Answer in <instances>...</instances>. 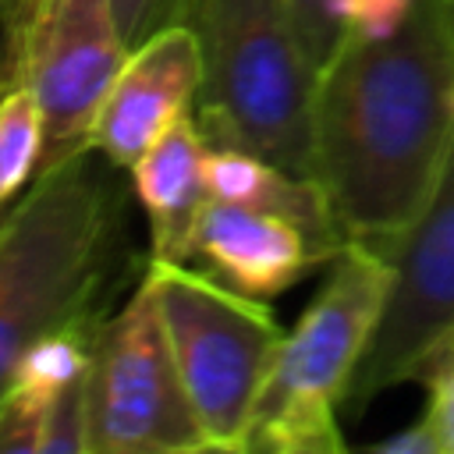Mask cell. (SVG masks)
<instances>
[{
	"mask_svg": "<svg viewBox=\"0 0 454 454\" xmlns=\"http://www.w3.org/2000/svg\"><path fill=\"white\" fill-rule=\"evenodd\" d=\"M454 153V18L415 0L380 39L340 32L312 92V177L344 234L387 255Z\"/></svg>",
	"mask_w": 454,
	"mask_h": 454,
	"instance_id": "obj_1",
	"label": "cell"
},
{
	"mask_svg": "<svg viewBox=\"0 0 454 454\" xmlns=\"http://www.w3.org/2000/svg\"><path fill=\"white\" fill-rule=\"evenodd\" d=\"M82 145L39 167L0 231V401L18 358L50 330L99 319L124 259L117 184Z\"/></svg>",
	"mask_w": 454,
	"mask_h": 454,
	"instance_id": "obj_2",
	"label": "cell"
},
{
	"mask_svg": "<svg viewBox=\"0 0 454 454\" xmlns=\"http://www.w3.org/2000/svg\"><path fill=\"white\" fill-rule=\"evenodd\" d=\"M202 85L195 121L213 145H241L312 177V64L287 0H188Z\"/></svg>",
	"mask_w": 454,
	"mask_h": 454,
	"instance_id": "obj_3",
	"label": "cell"
},
{
	"mask_svg": "<svg viewBox=\"0 0 454 454\" xmlns=\"http://www.w3.org/2000/svg\"><path fill=\"white\" fill-rule=\"evenodd\" d=\"M394 266L362 241H348L330 262L326 284L284 333L259 394L248 450L259 454H344L340 408L351 376L380 323Z\"/></svg>",
	"mask_w": 454,
	"mask_h": 454,
	"instance_id": "obj_4",
	"label": "cell"
},
{
	"mask_svg": "<svg viewBox=\"0 0 454 454\" xmlns=\"http://www.w3.org/2000/svg\"><path fill=\"white\" fill-rule=\"evenodd\" d=\"M142 277L153 287L184 394L209 450L245 454L259 394L287 330L262 298L241 294L209 270L149 255Z\"/></svg>",
	"mask_w": 454,
	"mask_h": 454,
	"instance_id": "obj_5",
	"label": "cell"
},
{
	"mask_svg": "<svg viewBox=\"0 0 454 454\" xmlns=\"http://www.w3.org/2000/svg\"><path fill=\"white\" fill-rule=\"evenodd\" d=\"M85 411V454L209 450L145 277H138L135 291L117 312L103 316L92 337Z\"/></svg>",
	"mask_w": 454,
	"mask_h": 454,
	"instance_id": "obj_6",
	"label": "cell"
},
{
	"mask_svg": "<svg viewBox=\"0 0 454 454\" xmlns=\"http://www.w3.org/2000/svg\"><path fill=\"white\" fill-rule=\"evenodd\" d=\"M110 0H14L7 18V85L43 106V167L89 145L92 121L128 60Z\"/></svg>",
	"mask_w": 454,
	"mask_h": 454,
	"instance_id": "obj_7",
	"label": "cell"
},
{
	"mask_svg": "<svg viewBox=\"0 0 454 454\" xmlns=\"http://www.w3.org/2000/svg\"><path fill=\"white\" fill-rule=\"evenodd\" d=\"M387 259L394 277L372 340L351 376L344 415H362L383 390L415 383L422 362L454 333V153L429 206Z\"/></svg>",
	"mask_w": 454,
	"mask_h": 454,
	"instance_id": "obj_8",
	"label": "cell"
},
{
	"mask_svg": "<svg viewBox=\"0 0 454 454\" xmlns=\"http://www.w3.org/2000/svg\"><path fill=\"white\" fill-rule=\"evenodd\" d=\"M199 85L202 53L195 28L188 21L163 25L128 53L92 121L89 145L106 163L131 170V163L195 106Z\"/></svg>",
	"mask_w": 454,
	"mask_h": 454,
	"instance_id": "obj_9",
	"label": "cell"
},
{
	"mask_svg": "<svg viewBox=\"0 0 454 454\" xmlns=\"http://www.w3.org/2000/svg\"><path fill=\"white\" fill-rule=\"evenodd\" d=\"M195 255L213 277L262 301L284 294L312 266L333 262L330 252L294 220L227 199L206 202L195 231Z\"/></svg>",
	"mask_w": 454,
	"mask_h": 454,
	"instance_id": "obj_10",
	"label": "cell"
},
{
	"mask_svg": "<svg viewBox=\"0 0 454 454\" xmlns=\"http://www.w3.org/2000/svg\"><path fill=\"white\" fill-rule=\"evenodd\" d=\"M206 153L209 138L199 128L195 110H188L131 163V188L149 216V241L156 259H195L199 216L213 199L206 184Z\"/></svg>",
	"mask_w": 454,
	"mask_h": 454,
	"instance_id": "obj_11",
	"label": "cell"
},
{
	"mask_svg": "<svg viewBox=\"0 0 454 454\" xmlns=\"http://www.w3.org/2000/svg\"><path fill=\"white\" fill-rule=\"evenodd\" d=\"M99 323H103V316L99 319H78V323H67V326L43 333L18 358L7 397H18L25 404L50 411L57 394H64L74 380L85 376L89 355H92V337H96Z\"/></svg>",
	"mask_w": 454,
	"mask_h": 454,
	"instance_id": "obj_12",
	"label": "cell"
},
{
	"mask_svg": "<svg viewBox=\"0 0 454 454\" xmlns=\"http://www.w3.org/2000/svg\"><path fill=\"white\" fill-rule=\"evenodd\" d=\"M46 153V121L28 85H4L0 92V206L18 202L35 181Z\"/></svg>",
	"mask_w": 454,
	"mask_h": 454,
	"instance_id": "obj_13",
	"label": "cell"
},
{
	"mask_svg": "<svg viewBox=\"0 0 454 454\" xmlns=\"http://www.w3.org/2000/svg\"><path fill=\"white\" fill-rule=\"evenodd\" d=\"M415 383L426 390L419 419L429 429L436 454H454V333L422 362Z\"/></svg>",
	"mask_w": 454,
	"mask_h": 454,
	"instance_id": "obj_14",
	"label": "cell"
},
{
	"mask_svg": "<svg viewBox=\"0 0 454 454\" xmlns=\"http://www.w3.org/2000/svg\"><path fill=\"white\" fill-rule=\"evenodd\" d=\"M85 447H89V411H85V376H82L50 404L39 454H85Z\"/></svg>",
	"mask_w": 454,
	"mask_h": 454,
	"instance_id": "obj_15",
	"label": "cell"
},
{
	"mask_svg": "<svg viewBox=\"0 0 454 454\" xmlns=\"http://www.w3.org/2000/svg\"><path fill=\"white\" fill-rule=\"evenodd\" d=\"M415 0H333V18L340 25V32H355V35H390L411 11Z\"/></svg>",
	"mask_w": 454,
	"mask_h": 454,
	"instance_id": "obj_16",
	"label": "cell"
},
{
	"mask_svg": "<svg viewBox=\"0 0 454 454\" xmlns=\"http://www.w3.org/2000/svg\"><path fill=\"white\" fill-rule=\"evenodd\" d=\"M110 7H114L117 28H121L128 50H135L163 25L181 21L188 0H110Z\"/></svg>",
	"mask_w": 454,
	"mask_h": 454,
	"instance_id": "obj_17",
	"label": "cell"
},
{
	"mask_svg": "<svg viewBox=\"0 0 454 454\" xmlns=\"http://www.w3.org/2000/svg\"><path fill=\"white\" fill-rule=\"evenodd\" d=\"M294 25L301 32V43L312 57L316 67H323V60L333 53L337 39H340V25L333 18V0H287Z\"/></svg>",
	"mask_w": 454,
	"mask_h": 454,
	"instance_id": "obj_18",
	"label": "cell"
},
{
	"mask_svg": "<svg viewBox=\"0 0 454 454\" xmlns=\"http://www.w3.org/2000/svg\"><path fill=\"white\" fill-rule=\"evenodd\" d=\"M369 450H376V454H436V443H433L429 429H426L422 419H419V422H411L408 429H401V433H394V436L372 443Z\"/></svg>",
	"mask_w": 454,
	"mask_h": 454,
	"instance_id": "obj_19",
	"label": "cell"
},
{
	"mask_svg": "<svg viewBox=\"0 0 454 454\" xmlns=\"http://www.w3.org/2000/svg\"><path fill=\"white\" fill-rule=\"evenodd\" d=\"M14 206V202H11ZM11 206H0V231H4V223H7V216H11Z\"/></svg>",
	"mask_w": 454,
	"mask_h": 454,
	"instance_id": "obj_20",
	"label": "cell"
},
{
	"mask_svg": "<svg viewBox=\"0 0 454 454\" xmlns=\"http://www.w3.org/2000/svg\"><path fill=\"white\" fill-rule=\"evenodd\" d=\"M11 4H14V0H0V7H7V11H11Z\"/></svg>",
	"mask_w": 454,
	"mask_h": 454,
	"instance_id": "obj_21",
	"label": "cell"
},
{
	"mask_svg": "<svg viewBox=\"0 0 454 454\" xmlns=\"http://www.w3.org/2000/svg\"><path fill=\"white\" fill-rule=\"evenodd\" d=\"M447 4H450V18H454V0H447Z\"/></svg>",
	"mask_w": 454,
	"mask_h": 454,
	"instance_id": "obj_22",
	"label": "cell"
},
{
	"mask_svg": "<svg viewBox=\"0 0 454 454\" xmlns=\"http://www.w3.org/2000/svg\"><path fill=\"white\" fill-rule=\"evenodd\" d=\"M0 92H4V89H0Z\"/></svg>",
	"mask_w": 454,
	"mask_h": 454,
	"instance_id": "obj_23",
	"label": "cell"
}]
</instances>
